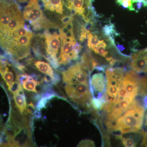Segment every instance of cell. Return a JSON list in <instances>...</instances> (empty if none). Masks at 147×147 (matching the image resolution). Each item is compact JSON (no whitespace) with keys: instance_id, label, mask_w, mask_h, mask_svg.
<instances>
[{"instance_id":"cell-12","label":"cell","mask_w":147,"mask_h":147,"mask_svg":"<svg viewBox=\"0 0 147 147\" xmlns=\"http://www.w3.org/2000/svg\"><path fill=\"white\" fill-rule=\"evenodd\" d=\"M28 63L33 64L35 68L42 73L46 74L51 78L52 82L54 84L57 83L59 80V76L55 74L53 68L50 64L44 61H36L33 59H30L28 61Z\"/></svg>"},{"instance_id":"cell-18","label":"cell","mask_w":147,"mask_h":147,"mask_svg":"<svg viewBox=\"0 0 147 147\" xmlns=\"http://www.w3.org/2000/svg\"><path fill=\"white\" fill-rule=\"evenodd\" d=\"M122 142L124 146L126 147H136L137 142L131 137L122 138Z\"/></svg>"},{"instance_id":"cell-17","label":"cell","mask_w":147,"mask_h":147,"mask_svg":"<svg viewBox=\"0 0 147 147\" xmlns=\"http://www.w3.org/2000/svg\"><path fill=\"white\" fill-rule=\"evenodd\" d=\"M115 28V26L113 24H110L109 25H105L102 29L103 34L109 37H112L114 38V34L118 36V33L116 32Z\"/></svg>"},{"instance_id":"cell-4","label":"cell","mask_w":147,"mask_h":147,"mask_svg":"<svg viewBox=\"0 0 147 147\" xmlns=\"http://www.w3.org/2000/svg\"><path fill=\"white\" fill-rule=\"evenodd\" d=\"M23 13L24 19L30 22L35 31L39 30L43 27L47 28L52 25L46 20L37 0H30Z\"/></svg>"},{"instance_id":"cell-11","label":"cell","mask_w":147,"mask_h":147,"mask_svg":"<svg viewBox=\"0 0 147 147\" xmlns=\"http://www.w3.org/2000/svg\"><path fill=\"white\" fill-rule=\"evenodd\" d=\"M130 64L131 68L137 73L147 72V47L132 54Z\"/></svg>"},{"instance_id":"cell-10","label":"cell","mask_w":147,"mask_h":147,"mask_svg":"<svg viewBox=\"0 0 147 147\" xmlns=\"http://www.w3.org/2000/svg\"><path fill=\"white\" fill-rule=\"evenodd\" d=\"M76 42H69L65 40L61 41V53L58 58L59 65H67L71 61L76 60L79 57V55L74 51V47Z\"/></svg>"},{"instance_id":"cell-21","label":"cell","mask_w":147,"mask_h":147,"mask_svg":"<svg viewBox=\"0 0 147 147\" xmlns=\"http://www.w3.org/2000/svg\"><path fill=\"white\" fill-rule=\"evenodd\" d=\"M141 146L147 147V131L143 133Z\"/></svg>"},{"instance_id":"cell-5","label":"cell","mask_w":147,"mask_h":147,"mask_svg":"<svg viewBox=\"0 0 147 147\" xmlns=\"http://www.w3.org/2000/svg\"><path fill=\"white\" fill-rule=\"evenodd\" d=\"M139 76L134 70L128 71L124 77L117 100L125 99L132 102L139 94Z\"/></svg>"},{"instance_id":"cell-24","label":"cell","mask_w":147,"mask_h":147,"mask_svg":"<svg viewBox=\"0 0 147 147\" xmlns=\"http://www.w3.org/2000/svg\"><path fill=\"white\" fill-rule=\"evenodd\" d=\"M74 52L76 54L79 55V53L81 52V50L82 49V45H80L79 43L76 42L75 45H74Z\"/></svg>"},{"instance_id":"cell-2","label":"cell","mask_w":147,"mask_h":147,"mask_svg":"<svg viewBox=\"0 0 147 147\" xmlns=\"http://www.w3.org/2000/svg\"><path fill=\"white\" fill-rule=\"evenodd\" d=\"M145 111L143 105L134 100L131 108L121 116L112 130L121 134L139 132L143 126Z\"/></svg>"},{"instance_id":"cell-22","label":"cell","mask_w":147,"mask_h":147,"mask_svg":"<svg viewBox=\"0 0 147 147\" xmlns=\"http://www.w3.org/2000/svg\"><path fill=\"white\" fill-rule=\"evenodd\" d=\"M73 20V16H64L61 19V21L62 22L63 25L67 24L70 21Z\"/></svg>"},{"instance_id":"cell-1","label":"cell","mask_w":147,"mask_h":147,"mask_svg":"<svg viewBox=\"0 0 147 147\" xmlns=\"http://www.w3.org/2000/svg\"><path fill=\"white\" fill-rule=\"evenodd\" d=\"M22 13L12 0H0V49L10 47L16 31L21 27Z\"/></svg>"},{"instance_id":"cell-14","label":"cell","mask_w":147,"mask_h":147,"mask_svg":"<svg viewBox=\"0 0 147 147\" xmlns=\"http://www.w3.org/2000/svg\"><path fill=\"white\" fill-rule=\"evenodd\" d=\"M13 96L16 108H18L20 113L24 115H27L30 113V110L28 109L26 99L24 90L13 94Z\"/></svg>"},{"instance_id":"cell-20","label":"cell","mask_w":147,"mask_h":147,"mask_svg":"<svg viewBox=\"0 0 147 147\" xmlns=\"http://www.w3.org/2000/svg\"><path fill=\"white\" fill-rule=\"evenodd\" d=\"M94 142L90 140H82L80 142L77 147H94Z\"/></svg>"},{"instance_id":"cell-3","label":"cell","mask_w":147,"mask_h":147,"mask_svg":"<svg viewBox=\"0 0 147 147\" xmlns=\"http://www.w3.org/2000/svg\"><path fill=\"white\" fill-rule=\"evenodd\" d=\"M125 71L122 67H110L105 71L107 84L104 98L108 104L113 105L115 103Z\"/></svg>"},{"instance_id":"cell-6","label":"cell","mask_w":147,"mask_h":147,"mask_svg":"<svg viewBox=\"0 0 147 147\" xmlns=\"http://www.w3.org/2000/svg\"><path fill=\"white\" fill-rule=\"evenodd\" d=\"M66 93L72 101L78 105H89L92 101L89 83L64 84Z\"/></svg>"},{"instance_id":"cell-19","label":"cell","mask_w":147,"mask_h":147,"mask_svg":"<svg viewBox=\"0 0 147 147\" xmlns=\"http://www.w3.org/2000/svg\"><path fill=\"white\" fill-rule=\"evenodd\" d=\"M106 47V46H103V45L98 46L96 47L94 52L96 54H99L103 57H106L108 54V51L106 50L105 49Z\"/></svg>"},{"instance_id":"cell-25","label":"cell","mask_w":147,"mask_h":147,"mask_svg":"<svg viewBox=\"0 0 147 147\" xmlns=\"http://www.w3.org/2000/svg\"><path fill=\"white\" fill-rule=\"evenodd\" d=\"M117 47L118 50H121V51H123L125 49L123 45H117Z\"/></svg>"},{"instance_id":"cell-15","label":"cell","mask_w":147,"mask_h":147,"mask_svg":"<svg viewBox=\"0 0 147 147\" xmlns=\"http://www.w3.org/2000/svg\"><path fill=\"white\" fill-rule=\"evenodd\" d=\"M42 1L46 9L60 14H63V0H42Z\"/></svg>"},{"instance_id":"cell-9","label":"cell","mask_w":147,"mask_h":147,"mask_svg":"<svg viewBox=\"0 0 147 147\" xmlns=\"http://www.w3.org/2000/svg\"><path fill=\"white\" fill-rule=\"evenodd\" d=\"M43 36L45 38V49L47 55L45 58L54 68H57L59 66L57 57L61 46L59 34L57 32L51 33L46 31L43 34Z\"/></svg>"},{"instance_id":"cell-23","label":"cell","mask_w":147,"mask_h":147,"mask_svg":"<svg viewBox=\"0 0 147 147\" xmlns=\"http://www.w3.org/2000/svg\"><path fill=\"white\" fill-rule=\"evenodd\" d=\"M94 23L93 21H89L87 22L86 24L84 25L83 27L84 30L87 32H90V30H92V28L93 27Z\"/></svg>"},{"instance_id":"cell-8","label":"cell","mask_w":147,"mask_h":147,"mask_svg":"<svg viewBox=\"0 0 147 147\" xmlns=\"http://www.w3.org/2000/svg\"><path fill=\"white\" fill-rule=\"evenodd\" d=\"M94 72L89 77L90 91L93 98L100 99L103 97L106 89V78L102 67H95Z\"/></svg>"},{"instance_id":"cell-16","label":"cell","mask_w":147,"mask_h":147,"mask_svg":"<svg viewBox=\"0 0 147 147\" xmlns=\"http://www.w3.org/2000/svg\"><path fill=\"white\" fill-rule=\"evenodd\" d=\"M88 45L90 49L94 51L97 45L99 44L100 40L98 37L97 36L93 35L91 33L89 32L88 34Z\"/></svg>"},{"instance_id":"cell-13","label":"cell","mask_w":147,"mask_h":147,"mask_svg":"<svg viewBox=\"0 0 147 147\" xmlns=\"http://www.w3.org/2000/svg\"><path fill=\"white\" fill-rule=\"evenodd\" d=\"M18 80L22 85L24 89L28 91L35 93L38 92L36 89L37 86H39L40 84H42L36 78L34 79L32 76L27 74H18Z\"/></svg>"},{"instance_id":"cell-7","label":"cell","mask_w":147,"mask_h":147,"mask_svg":"<svg viewBox=\"0 0 147 147\" xmlns=\"http://www.w3.org/2000/svg\"><path fill=\"white\" fill-rule=\"evenodd\" d=\"M91 70L81 62L71 66L62 72L64 84L89 83Z\"/></svg>"},{"instance_id":"cell-26","label":"cell","mask_w":147,"mask_h":147,"mask_svg":"<svg viewBox=\"0 0 147 147\" xmlns=\"http://www.w3.org/2000/svg\"><path fill=\"white\" fill-rule=\"evenodd\" d=\"M145 125L147 127V113L146 115V118H145Z\"/></svg>"}]
</instances>
